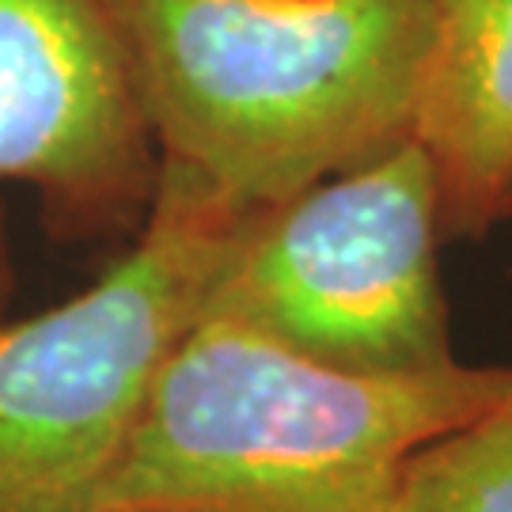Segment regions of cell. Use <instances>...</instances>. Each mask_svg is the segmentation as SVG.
Returning <instances> with one entry per match:
<instances>
[{
  "mask_svg": "<svg viewBox=\"0 0 512 512\" xmlns=\"http://www.w3.org/2000/svg\"><path fill=\"white\" fill-rule=\"evenodd\" d=\"M414 141L448 236L501 224L512 190V0H433Z\"/></svg>",
  "mask_w": 512,
  "mask_h": 512,
  "instance_id": "cell-6",
  "label": "cell"
},
{
  "mask_svg": "<svg viewBox=\"0 0 512 512\" xmlns=\"http://www.w3.org/2000/svg\"><path fill=\"white\" fill-rule=\"evenodd\" d=\"M0 183L61 236L141 228L160 152L107 0H0Z\"/></svg>",
  "mask_w": 512,
  "mask_h": 512,
  "instance_id": "cell-5",
  "label": "cell"
},
{
  "mask_svg": "<svg viewBox=\"0 0 512 512\" xmlns=\"http://www.w3.org/2000/svg\"><path fill=\"white\" fill-rule=\"evenodd\" d=\"M395 512H512V387L414 456Z\"/></svg>",
  "mask_w": 512,
  "mask_h": 512,
  "instance_id": "cell-7",
  "label": "cell"
},
{
  "mask_svg": "<svg viewBox=\"0 0 512 512\" xmlns=\"http://www.w3.org/2000/svg\"><path fill=\"white\" fill-rule=\"evenodd\" d=\"M255 213L160 164L133 247L92 289L0 323V512H95L160 368Z\"/></svg>",
  "mask_w": 512,
  "mask_h": 512,
  "instance_id": "cell-3",
  "label": "cell"
},
{
  "mask_svg": "<svg viewBox=\"0 0 512 512\" xmlns=\"http://www.w3.org/2000/svg\"><path fill=\"white\" fill-rule=\"evenodd\" d=\"M512 368L365 376L228 319H198L160 368L95 509L395 512L433 440L475 421Z\"/></svg>",
  "mask_w": 512,
  "mask_h": 512,
  "instance_id": "cell-2",
  "label": "cell"
},
{
  "mask_svg": "<svg viewBox=\"0 0 512 512\" xmlns=\"http://www.w3.org/2000/svg\"><path fill=\"white\" fill-rule=\"evenodd\" d=\"M501 220H512V190H509V198H505V205H501Z\"/></svg>",
  "mask_w": 512,
  "mask_h": 512,
  "instance_id": "cell-9",
  "label": "cell"
},
{
  "mask_svg": "<svg viewBox=\"0 0 512 512\" xmlns=\"http://www.w3.org/2000/svg\"><path fill=\"white\" fill-rule=\"evenodd\" d=\"M4 293H8V262H4V247H0V304H4Z\"/></svg>",
  "mask_w": 512,
  "mask_h": 512,
  "instance_id": "cell-8",
  "label": "cell"
},
{
  "mask_svg": "<svg viewBox=\"0 0 512 512\" xmlns=\"http://www.w3.org/2000/svg\"><path fill=\"white\" fill-rule=\"evenodd\" d=\"M160 164L274 209L414 137L433 0H107Z\"/></svg>",
  "mask_w": 512,
  "mask_h": 512,
  "instance_id": "cell-1",
  "label": "cell"
},
{
  "mask_svg": "<svg viewBox=\"0 0 512 512\" xmlns=\"http://www.w3.org/2000/svg\"><path fill=\"white\" fill-rule=\"evenodd\" d=\"M440 194L410 137L258 209L198 319H228L319 365L418 376L456 365L440 289Z\"/></svg>",
  "mask_w": 512,
  "mask_h": 512,
  "instance_id": "cell-4",
  "label": "cell"
},
{
  "mask_svg": "<svg viewBox=\"0 0 512 512\" xmlns=\"http://www.w3.org/2000/svg\"><path fill=\"white\" fill-rule=\"evenodd\" d=\"M95 512H110V509H95Z\"/></svg>",
  "mask_w": 512,
  "mask_h": 512,
  "instance_id": "cell-10",
  "label": "cell"
}]
</instances>
